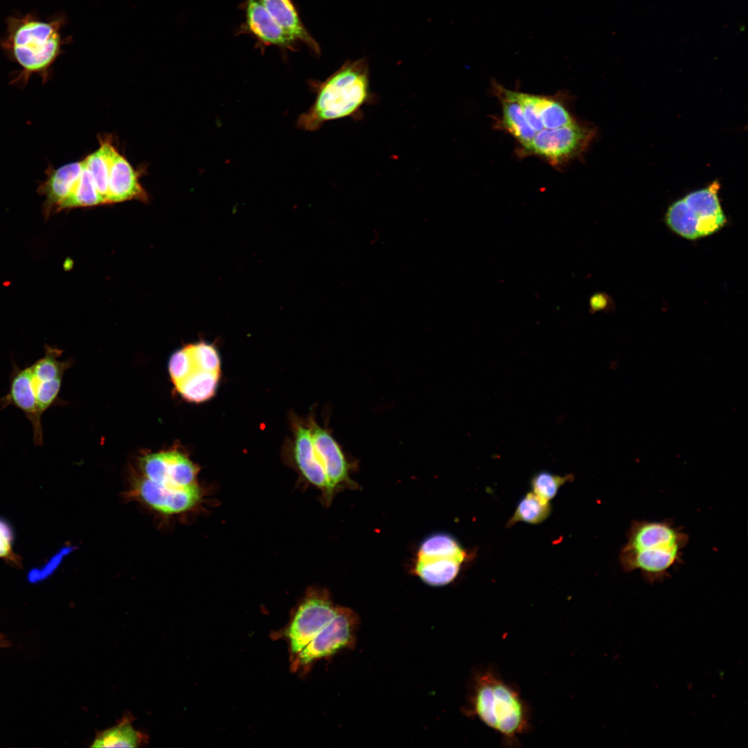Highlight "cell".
I'll list each match as a JSON object with an SVG mask.
<instances>
[{"instance_id":"obj_22","label":"cell","mask_w":748,"mask_h":748,"mask_svg":"<svg viewBox=\"0 0 748 748\" xmlns=\"http://www.w3.org/2000/svg\"><path fill=\"white\" fill-rule=\"evenodd\" d=\"M461 562L449 558H417L414 571L425 583L443 586L452 582L458 574Z\"/></svg>"},{"instance_id":"obj_15","label":"cell","mask_w":748,"mask_h":748,"mask_svg":"<svg viewBox=\"0 0 748 748\" xmlns=\"http://www.w3.org/2000/svg\"><path fill=\"white\" fill-rule=\"evenodd\" d=\"M132 199L145 202L148 196L139 181V172L115 148L109 165L107 204Z\"/></svg>"},{"instance_id":"obj_32","label":"cell","mask_w":748,"mask_h":748,"mask_svg":"<svg viewBox=\"0 0 748 748\" xmlns=\"http://www.w3.org/2000/svg\"><path fill=\"white\" fill-rule=\"evenodd\" d=\"M607 305V299L603 294H596L591 300V306L594 310L603 309Z\"/></svg>"},{"instance_id":"obj_30","label":"cell","mask_w":748,"mask_h":748,"mask_svg":"<svg viewBox=\"0 0 748 748\" xmlns=\"http://www.w3.org/2000/svg\"><path fill=\"white\" fill-rule=\"evenodd\" d=\"M168 369L175 385L183 381L196 369L186 346L172 354L169 361Z\"/></svg>"},{"instance_id":"obj_28","label":"cell","mask_w":748,"mask_h":748,"mask_svg":"<svg viewBox=\"0 0 748 748\" xmlns=\"http://www.w3.org/2000/svg\"><path fill=\"white\" fill-rule=\"evenodd\" d=\"M573 478L571 474L560 476L548 471H540L533 475L531 485L533 492L542 500L549 502L555 497L560 488Z\"/></svg>"},{"instance_id":"obj_13","label":"cell","mask_w":748,"mask_h":748,"mask_svg":"<svg viewBox=\"0 0 748 748\" xmlns=\"http://www.w3.org/2000/svg\"><path fill=\"white\" fill-rule=\"evenodd\" d=\"M244 21L238 33L253 37L260 46L294 51L296 42L275 21L259 0H244Z\"/></svg>"},{"instance_id":"obj_31","label":"cell","mask_w":748,"mask_h":748,"mask_svg":"<svg viewBox=\"0 0 748 748\" xmlns=\"http://www.w3.org/2000/svg\"><path fill=\"white\" fill-rule=\"evenodd\" d=\"M12 540L13 535L10 526L0 519V559L17 567L21 564V560L13 551Z\"/></svg>"},{"instance_id":"obj_24","label":"cell","mask_w":748,"mask_h":748,"mask_svg":"<svg viewBox=\"0 0 748 748\" xmlns=\"http://www.w3.org/2000/svg\"><path fill=\"white\" fill-rule=\"evenodd\" d=\"M82 170L73 188L61 205L59 211L74 208L89 207L103 204L93 179L82 161Z\"/></svg>"},{"instance_id":"obj_7","label":"cell","mask_w":748,"mask_h":748,"mask_svg":"<svg viewBox=\"0 0 748 748\" xmlns=\"http://www.w3.org/2000/svg\"><path fill=\"white\" fill-rule=\"evenodd\" d=\"M594 134L592 127L578 121L556 129H544L535 134L524 152L558 165L580 154Z\"/></svg>"},{"instance_id":"obj_6","label":"cell","mask_w":748,"mask_h":748,"mask_svg":"<svg viewBox=\"0 0 748 748\" xmlns=\"http://www.w3.org/2000/svg\"><path fill=\"white\" fill-rule=\"evenodd\" d=\"M359 623L358 616L354 611L337 606L331 620L291 659L292 670L309 666L314 661L331 656L344 648H353Z\"/></svg>"},{"instance_id":"obj_27","label":"cell","mask_w":748,"mask_h":748,"mask_svg":"<svg viewBox=\"0 0 748 748\" xmlns=\"http://www.w3.org/2000/svg\"><path fill=\"white\" fill-rule=\"evenodd\" d=\"M540 116L544 129H556L576 122L563 102L554 97L544 96Z\"/></svg>"},{"instance_id":"obj_14","label":"cell","mask_w":748,"mask_h":748,"mask_svg":"<svg viewBox=\"0 0 748 748\" xmlns=\"http://www.w3.org/2000/svg\"><path fill=\"white\" fill-rule=\"evenodd\" d=\"M719 188V183L714 181L708 187L692 192L683 198L696 224L698 238L718 231L726 223L718 196Z\"/></svg>"},{"instance_id":"obj_33","label":"cell","mask_w":748,"mask_h":748,"mask_svg":"<svg viewBox=\"0 0 748 748\" xmlns=\"http://www.w3.org/2000/svg\"><path fill=\"white\" fill-rule=\"evenodd\" d=\"M6 645V641H4L3 638L1 637V636H0V646H3V645Z\"/></svg>"},{"instance_id":"obj_23","label":"cell","mask_w":748,"mask_h":748,"mask_svg":"<svg viewBox=\"0 0 748 748\" xmlns=\"http://www.w3.org/2000/svg\"><path fill=\"white\" fill-rule=\"evenodd\" d=\"M466 553L455 538L445 533H438L426 538L419 547L417 558H449L462 563Z\"/></svg>"},{"instance_id":"obj_8","label":"cell","mask_w":748,"mask_h":748,"mask_svg":"<svg viewBox=\"0 0 748 748\" xmlns=\"http://www.w3.org/2000/svg\"><path fill=\"white\" fill-rule=\"evenodd\" d=\"M287 461L298 472L300 482L306 487H313L321 492L323 504L329 506L333 499L330 484L315 452L310 430L307 424L293 422V438Z\"/></svg>"},{"instance_id":"obj_3","label":"cell","mask_w":748,"mask_h":748,"mask_svg":"<svg viewBox=\"0 0 748 748\" xmlns=\"http://www.w3.org/2000/svg\"><path fill=\"white\" fill-rule=\"evenodd\" d=\"M688 535L670 520H633L619 553L626 573L638 571L648 582L664 580L682 562Z\"/></svg>"},{"instance_id":"obj_1","label":"cell","mask_w":748,"mask_h":748,"mask_svg":"<svg viewBox=\"0 0 748 748\" xmlns=\"http://www.w3.org/2000/svg\"><path fill=\"white\" fill-rule=\"evenodd\" d=\"M309 84L316 95L314 102L296 123L304 131H316L326 122L337 119L361 120L364 108L378 100L371 88L369 66L364 57L348 60L324 80H310Z\"/></svg>"},{"instance_id":"obj_19","label":"cell","mask_w":748,"mask_h":748,"mask_svg":"<svg viewBox=\"0 0 748 748\" xmlns=\"http://www.w3.org/2000/svg\"><path fill=\"white\" fill-rule=\"evenodd\" d=\"M148 736L136 730L132 724V719L123 717L116 725L99 732L91 747H138L148 742Z\"/></svg>"},{"instance_id":"obj_12","label":"cell","mask_w":748,"mask_h":748,"mask_svg":"<svg viewBox=\"0 0 748 748\" xmlns=\"http://www.w3.org/2000/svg\"><path fill=\"white\" fill-rule=\"evenodd\" d=\"M308 425L317 456L325 470L334 495L343 488H355V483L349 476V464L331 434L313 418L309 419Z\"/></svg>"},{"instance_id":"obj_4","label":"cell","mask_w":748,"mask_h":748,"mask_svg":"<svg viewBox=\"0 0 748 748\" xmlns=\"http://www.w3.org/2000/svg\"><path fill=\"white\" fill-rule=\"evenodd\" d=\"M469 711L499 734L504 745L515 747L518 737L531 729L529 706L518 690L490 666L473 679Z\"/></svg>"},{"instance_id":"obj_16","label":"cell","mask_w":748,"mask_h":748,"mask_svg":"<svg viewBox=\"0 0 748 748\" xmlns=\"http://www.w3.org/2000/svg\"><path fill=\"white\" fill-rule=\"evenodd\" d=\"M82 167L80 161L56 168L52 166L47 168L46 178L38 187L39 194L44 197L43 211L45 217L59 211L61 205L71 193Z\"/></svg>"},{"instance_id":"obj_17","label":"cell","mask_w":748,"mask_h":748,"mask_svg":"<svg viewBox=\"0 0 748 748\" xmlns=\"http://www.w3.org/2000/svg\"><path fill=\"white\" fill-rule=\"evenodd\" d=\"M275 21L296 41L307 45L316 54L319 44L303 25L294 0H259Z\"/></svg>"},{"instance_id":"obj_21","label":"cell","mask_w":748,"mask_h":748,"mask_svg":"<svg viewBox=\"0 0 748 748\" xmlns=\"http://www.w3.org/2000/svg\"><path fill=\"white\" fill-rule=\"evenodd\" d=\"M220 373L195 369L186 379L175 384L182 398L199 403L211 399L215 393Z\"/></svg>"},{"instance_id":"obj_9","label":"cell","mask_w":748,"mask_h":748,"mask_svg":"<svg viewBox=\"0 0 748 748\" xmlns=\"http://www.w3.org/2000/svg\"><path fill=\"white\" fill-rule=\"evenodd\" d=\"M139 465L142 476L170 488L184 489L198 484L199 467L178 450L143 455Z\"/></svg>"},{"instance_id":"obj_18","label":"cell","mask_w":748,"mask_h":748,"mask_svg":"<svg viewBox=\"0 0 748 748\" xmlns=\"http://www.w3.org/2000/svg\"><path fill=\"white\" fill-rule=\"evenodd\" d=\"M493 88L502 107L501 127L517 139L524 151L536 133L527 123L519 104L512 97L509 90L497 82L493 83Z\"/></svg>"},{"instance_id":"obj_2","label":"cell","mask_w":748,"mask_h":748,"mask_svg":"<svg viewBox=\"0 0 748 748\" xmlns=\"http://www.w3.org/2000/svg\"><path fill=\"white\" fill-rule=\"evenodd\" d=\"M65 23L66 18L61 15L47 20L34 13L6 19V35L0 39V47L21 68L12 84L25 86L33 75L39 76L43 82L50 78L63 45L71 39L62 36Z\"/></svg>"},{"instance_id":"obj_26","label":"cell","mask_w":748,"mask_h":748,"mask_svg":"<svg viewBox=\"0 0 748 748\" xmlns=\"http://www.w3.org/2000/svg\"><path fill=\"white\" fill-rule=\"evenodd\" d=\"M666 220L668 226L683 238L690 240L699 238L696 224L691 217L689 208L683 198L675 202L669 207Z\"/></svg>"},{"instance_id":"obj_5","label":"cell","mask_w":748,"mask_h":748,"mask_svg":"<svg viewBox=\"0 0 748 748\" xmlns=\"http://www.w3.org/2000/svg\"><path fill=\"white\" fill-rule=\"evenodd\" d=\"M337 608L326 589L310 587L306 589L287 626L280 632V636L287 640L291 659L331 620Z\"/></svg>"},{"instance_id":"obj_10","label":"cell","mask_w":748,"mask_h":748,"mask_svg":"<svg viewBox=\"0 0 748 748\" xmlns=\"http://www.w3.org/2000/svg\"><path fill=\"white\" fill-rule=\"evenodd\" d=\"M132 494L152 509L167 515L193 510L204 497L199 484L177 489L151 481L142 475L134 481Z\"/></svg>"},{"instance_id":"obj_20","label":"cell","mask_w":748,"mask_h":748,"mask_svg":"<svg viewBox=\"0 0 748 748\" xmlns=\"http://www.w3.org/2000/svg\"><path fill=\"white\" fill-rule=\"evenodd\" d=\"M100 144L96 151L82 161L93 179L103 204H107L109 165L116 148L110 139H100Z\"/></svg>"},{"instance_id":"obj_25","label":"cell","mask_w":748,"mask_h":748,"mask_svg":"<svg viewBox=\"0 0 748 748\" xmlns=\"http://www.w3.org/2000/svg\"><path fill=\"white\" fill-rule=\"evenodd\" d=\"M549 502L542 500L534 492H528L518 503L513 516L508 521L506 527H511L522 522L537 524L544 522L550 515Z\"/></svg>"},{"instance_id":"obj_29","label":"cell","mask_w":748,"mask_h":748,"mask_svg":"<svg viewBox=\"0 0 748 748\" xmlns=\"http://www.w3.org/2000/svg\"><path fill=\"white\" fill-rule=\"evenodd\" d=\"M196 369L220 373V359L216 348L206 342L186 346Z\"/></svg>"},{"instance_id":"obj_11","label":"cell","mask_w":748,"mask_h":748,"mask_svg":"<svg viewBox=\"0 0 748 748\" xmlns=\"http://www.w3.org/2000/svg\"><path fill=\"white\" fill-rule=\"evenodd\" d=\"M9 382L8 391L0 397V411L8 406H14L22 411L31 424L33 443L37 446L43 445V414L37 407L31 388L28 365L20 368L12 359Z\"/></svg>"}]
</instances>
